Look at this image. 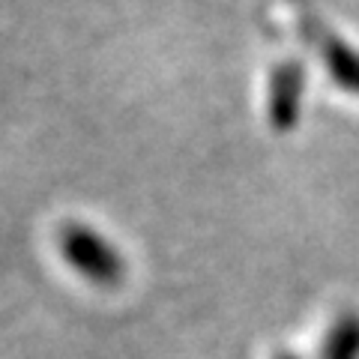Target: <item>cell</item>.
I'll list each match as a JSON object with an SVG mask.
<instances>
[{
  "label": "cell",
  "instance_id": "1",
  "mask_svg": "<svg viewBox=\"0 0 359 359\" xmlns=\"http://www.w3.org/2000/svg\"><path fill=\"white\" fill-rule=\"evenodd\" d=\"M60 252L90 282L114 285L123 276V257L102 233L84 228V224H69L60 233Z\"/></svg>",
  "mask_w": 359,
  "mask_h": 359
},
{
  "label": "cell",
  "instance_id": "2",
  "mask_svg": "<svg viewBox=\"0 0 359 359\" xmlns=\"http://www.w3.org/2000/svg\"><path fill=\"white\" fill-rule=\"evenodd\" d=\"M302 96V66L297 60L282 63L273 75V99H269V117L276 129H290L297 123Z\"/></svg>",
  "mask_w": 359,
  "mask_h": 359
},
{
  "label": "cell",
  "instance_id": "3",
  "mask_svg": "<svg viewBox=\"0 0 359 359\" xmlns=\"http://www.w3.org/2000/svg\"><path fill=\"white\" fill-rule=\"evenodd\" d=\"M314 36L320 42V54L327 60L330 75L347 90H356L359 93V54L351 51L339 36H330V33H320L314 27Z\"/></svg>",
  "mask_w": 359,
  "mask_h": 359
},
{
  "label": "cell",
  "instance_id": "4",
  "mask_svg": "<svg viewBox=\"0 0 359 359\" xmlns=\"http://www.w3.org/2000/svg\"><path fill=\"white\" fill-rule=\"evenodd\" d=\"M320 359H359V318H341L323 341Z\"/></svg>",
  "mask_w": 359,
  "mask_h": 359
},
{
  "label": "cell",
  "instance_id": "5",
  "mask_svg": "<svg viewBox=\"0 0 359 359\" xmlns=\"http://www.w3.org/2000/svg\"><path fill=\"white\" fill-rule=\"evenodd\" d=\"M278 359H297V356H278Z\"/></svg>",
  "mask_w": 359,
  "mask_h": 359
}]
</instances>
